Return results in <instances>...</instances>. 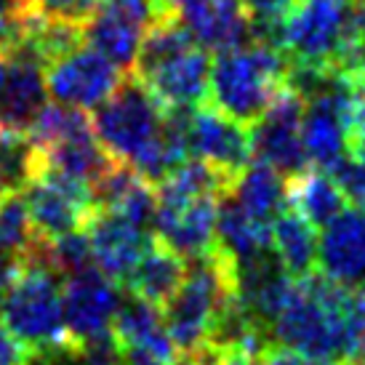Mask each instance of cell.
<instances>
[{
    "instance_id": "6da1fadb",
    "label": "cell",
    "mask_w": 365,
    "mask_h": 365,
    "mask_svg": "<svg viewBox=\"0 0 365 365\" xmlns=\"http://www.w3.org/2000/svg\"><path fill=\"white\" fill-rule=\"evenodd\" d=\"M269 341L309 360L363 365L365 285H341L314 272L294 277L269 323Z\"/></svg>"
},
{
    "instance_id": "7a4b0ae2",
    "label": "cell",
    "mask_w": 365,
    "mask_h": 365,
    "mask_svg": "<svg viewBox=\"0 0 365 365\" xmlns=\"http://www.w3.org/2000/svg\"><path fill=\"white\" fill-rule=\"evenodd\" d=\"M184 112L163 110L136 78H123L118 91L96 107L91 125L112 160L158 184L187 160Z\"/></svg>"
},
{
    "instance_id": "3957f363",
    "label": "cell",
    "mask_w": 365,
    "mask_h": 365,
    "mask_svg": "<svg viewBox=\"0 0 365 365\" xmlns=\"http://www.w3.org/2000/svg\"><path fill=\"white\" fill-rule=\"evenodd\" d=\"M211 61L200 43L171 14H163L144 32L133 78L168 112L192 110L208 96Z\"/></svg>"
},
{
    "instance_id": "277c9868",
    "label": "cell",
    "mask_w": 365,
    "mask_h": 365,
    "mask_svg": "<svg viewBox=\"0 0 365 365\" xmlns=\"http://www.w3.org/2000/svg\"><path fill=\"white\" fill-rule=\"evenodd\" d=\"M237 302V267L213 245L192 259L176 294L160 307L165 331L182 357H197L211 344L216 325Z\"/></svg>"
},
{
    "instance_id": "5b68a950",
    "label": "cell",
    "mask_w": 365,
    "mask_h": 365,
    "mask_svg": "<svg viewBox=\"0 0 365 365\" xmlns=\"http://www.w3.org/2000/svg\"><path fill=\"white\" fill-rule=\"evenodd\" d=\"M285 53L269 38L251 35L216 53L208 70V93L216 110L254 125L285 88Z\"/></svg>"
},
{
    "instance_id": "8992f818",
    "label": "cell",
    "mask_w": 365,
    "mask_h": 365,
    "mask_svg": "<svg viewBox=\"0 0 365 365\" xmlns=\"http://www.w3.org/2000/svg\"><path fill=\"white\" fill-rule=\"evenodd\" d=\"M0 323L27 352H43L70 341L64 325L61 277L30 256L0 302Z\"/></svg>"
},
{
    "instance_id": "52a82bcc",
    "label": "cell",
    "mask_w": 365,
    "mask_h": 365,
    "mask_svg": "<svg viewBox=\"0 0 365 365\" xmlns=\"http://www.w3.org/2000/svg\"><path fill=\"white\" fill-rule=\"evenodd\" d=\"M352 0H291L274 27V46L294 64L341 67Z\"/></svg>"
},
{
    "instance_id": "ba28073f",
    "label": "cell",
    "mask_w": 365,
    "mask_h": 365,
    "mask_svg": "<svg viewBox=\"0 0 365 365\" xmlns=\"http://www.w3.org/2000/svg\"><path fill=\"white\" fill-rule=\"evenodd\" d=\"M123 83V70L91 46H75L67 53L46 64L48 96L56 104L91 112L107 102Z\"/></svg>"
},
{
    "instance_id": "9c48e42d",
    "label": "cell",
    "mask_w": 365,
    "mask_h": 365,
    "mask_svg": "<svg viewBox=\"0 0 365 365\" xmlns=\"http://www.w3.org/2000/svg\"><path fill=\"white\" fill-rule=\"evenodd\" d=\"M158 208H155V235L171 251L192 262L205 256L213 248L216 237V213H219V195H192L173 192L158 187Z\"/></svg>"
},
{
    "instance_id": "30bf717a",
    "label": "cell",
    "mask_w": 365,
    "mask_h": 365,
    "mask_svg": "<svg viewBox=\"0 0 365 365\" xmlns=\"http://www.w3.org/2000/svg\"><path fill=\"white\" fill-rule=\"evenodd\" d=\"M24 203L43 240L67 232H81L93 213V195L88 184L70 179L59 171L41 168L24 190Z\"/></svg>"
},
{
    "instance_id": "8fae6325",
    "label": "cell",
    "mask_w": 365,
    "mask_h": 365,
    "mask_svg": "<svg viewBox=\"0 0 365 365\" xmlns=\"http://www.w3.org/2000/svg\"><path fill=\"white\" fill-rule=\"evenodd\" d=\"M123 291L118 280L104 274L99 267H88L61 280L64 299V325L70 341H83L91 336L107 334L120 309Z\"/></svg>"
},
{
    "instance_id": "7c38bea8",
    "label": "cell",
    "mask_w": 365,
    "mask_h": 365,
    "mask_svg": "<svg viewBox=\"0 0 365 365\" xmlns=\"http://www.w3.org/2000/svg\"><path fill=\"white\" fill-rule=\"evenodd\" d=\"M184 131L190 153L232 179L251 163L254 147H251V133L245 131V123L224 115L216 107L197 104L184 112Z\"/></svg>"
},
{
    "instance_id": "4fadbf2b",
    "label": "cell",
    "mask_w": 365,
    "mask_h": 365,
    "mask_svg": "<svg viewBox=\"0 0 365 365\" xmlns=\"http://www.w3.org/2000/svg\"><path fill=\"white\" fill-rule=\"evenodd\" d=\"M302 96L285 86L280 96L269 104V110L254 123L251 147L259 155V160L269 163L280 173H296L304 168L309 160L302 142Z\"/></svg>"
},
{
    "instance_id": "5bb4252c",
    "label": "cell",
    "mask_w": 365,
    "mask_h": 365,
    "mask_svg": "<svg viewBox=\"0 0 365 365\" xmlns=\"http://www.w3.org/2000/svg\"><path fill=\"white\" fill-rule=\"evenodd\" d=\"M112 328L123 349V365H173L179 357L165 331L160 307L144 302L136 294L123 296Z\"/></svg>"
},
{
    "instance_id": "9a60e30c",
    "label": "cell",
    "mask_w": 365,
    "mask_h": 365,
    "mask_svg": "<svg viewBox=\"0 0 365 365\" xmlns=\"http://www.w3.org/2000/svg\"><path fill=\"white\" fill-rule=\"evenodd\" d=\"M163 6L203 48L222 51L254 35L243 0H165Z\"/></svg>"
},
{
    "instance_id": "2e32d148",
    "label": "cell",
    "mask_w": 365,
    "mask_h": 365,
    "mask_svg": "<svg viewBox=\"0 0 365 365\" xmlns=\"http://www.w3.org/2000/svg\"><path fill=\"white\" fill-rule=\"evenodd\" d=\"M86 237L91 245L93 264L118 283H125L133 264L139 262V256L153 240L147 227L107 208H93L86 224Z\"/></svg>"
},
{
    "instance_id": "e0dca14e",
    "label": "cell",
    "mask_w": 365,
    "mask_h": 365,
    "mask_svg": "<svg viewBox=\"0 0 365 365\" xmlns=\"http://www.w3.org/2000/svg\"><path fill=\"white\" fill-rule=\"evenodd\" d=\"M314 262L334 283L365 285V205H344L325 224Z\"/></svg>"
},
{
    "instance_id": "ac0fdd59",
    "label": "cell",
    "mask_w": 365,
    "mask_h": 365,
    "mask_svg": "<svg viewBox=\"0 0 365 365\" xmlns=\"http://www.w3.org/2000/svg\"><path fill=\"white\" fill-rule=\"evenodd\" d=\"M6 59H9V70L0 86V131L27 133L35 118L48 104L46 67L24 46L11 51Z\"/></svg>"
},
{
    "instance_id": "d6986e66",
    "label": "cell",
    "mask_w": 365,
    "mask_h": 365,
    "mask_svg": "<svg viewBox=\"0 0 365 365\" xmlns=\"http://www.w3.org/2000/svg\"><path fill=\"white\" fill-rule=\"evenodd\" d=\"M144 32L147 27H142L139 21L128 19L118 11L102 9V6H96L91 16L83 21V43L107 56L123 72L133 70Z\"/></svg>"
},
{
    "instance_id": "ffe728a7",
    "label": "cell",
    "mask_w": 365,
    "mask_h": 365,
    "mask_svg": "<svg viewBox=\"0 0 365 365\" xmlns=\"http://www.w3.org/2000/svg\"><path fill=\"white\" fill-rule=\"evenodd\" d=\"M184 272H187V262L182 256L160 243L158 237H153L150 245L144 248V254L139 256V262L133 264L131 274L125 277V285L139 299L163 307L182 285Z\"/></svg>"
},
{
    "instance_id": "44dd1931",
    "label": "cell",
    "mask_w": 365,
    "mask_h": 365,
    "mask_svg": "<svg viewBox=\"0 0 365 365\" xmlns=\"http://www.w3.org/2000/svg\"><path fill=\"white\" fill-rule=\"evenodd\" d=\"M285 205L302 213L312 227H325L346 205V197L325 168L304 165L285 179Z\"/></svg>"
},
{
    "instance_id": "7402d4cb",
    "label": "cell",
    "mask_w": 365,
    "mask_h": 365,
    "mask_svg": "<svg viewBox=\"0 0 365 365\" xmlns=\"http://www.w3.org/2000/svg\"><path fill=\"white\" fill-rule=\"evenodd\" d=\"M269 248L277 256V262L285 267V272L294 277H304L314 269V254H317L314 230L291 205H283L274 213L269 224Z\"/></svg>"
},
{
    "instance_id": "603a6c76",
    "label": "cell",
    "mask_w": 365,
    "mask_h": 365,
    "mask_svg": "<svg viewBox=\"0 0 365 365\" xmlns=\"http://www.w3.org/2000/svg\"><path fill=\"white\" fill-rule=\"evenodd\" d=\"M227 195L248 216L264 224H272L274 213L285 205V182L280 179V171L272 168L269 163L254 160L235 176Z\"/></svg>"
},
{
    "instance_id": "cb8c5ba5",
    "label": "cell",
    "mask_w": 365,
    "mask_h": 365,
    "mask_svg": "<svg viewBox=\"0 0 365 365\" xmlns=\"http://www.w3.org/2000/svg\"><path fill=\"white\" fill-rule=\"evenodd\" d=\"M41 168V150L27 133L0 131V195L21 192Z\"/></svg>"
},
{
    "instance_id": "d4e9b609",
    "label": "cell",
    "mask_w": 365,
    "mask_h": 365,
    "mask_svg": "<svg viewBox=\"0 0 365 365\" xmlns=\"http://www.w3.org/2000/svg\"><path fill=\"white\" fill-rule=\"evenodd\" d=\"M41 235L35 232L21 192L0 195V259L24 264Z\"/></svg>"
},
{
    "instance_id": "484cf974",
    "label": "cell",
    "mask_w": 365,
    "mask_h": 365,
    "mask_svg": "<svg viewBox=\"0 0 365 365\" xmlns=\"http://www.w3.org/2000/svg\"><path fill=\"white\" fill-rule=\"evenodd\" d=\"M35 21L30 0H0V53L16 51Z\"/></svg>"
},
{
    "instance_id": "4316f807",
    "label": "cell",
    "mask_w": 365,
    "mask_h": 365,
    "mask_svg": "<svg viewBox=\"0 0 365 365\" xmlns=\"http://www.w3.org/2000/svg\"><path fill=\"white\" fill-rule=\"evenodd\" d=\"M334 176V182L339 184V190L344 192L346 200H352L355 205H365V158L355 153H346L344 158L325 168Z\"/></svg>"
},
{
    "instance_id": "83f0119b",
    "label": "cell",
    "mask_w": 365,
    "mask_h": 365,
    "mask_svg": "<svg viewBox=\"0 0 365 365\" xmlns=\"http://www.w3.org/2000/svg\"><path fill=\"white\" fill-rule=\"evenodd\" d=\"M35 16L64 24H81L96 9V0H30Z\"/></svg>"
},
{
    "instance_id": "f1b7e54d",
    "label": "cell",
    "mask_w": 365,
    "mask_h": 365,
    "mask_svg": "<svg viewBox=\"0 0 365 365\" xmlns=\"http://www.w3.org/2000/svg\"><path fill=\"white\" fill-rule=\"evenodd\" d=\"M197 365H262L264 357L243 349H205L197 357H190Z\"/></svg>"
},
{
    "instance_id": "f546056e",
    "label": "cell",
    "mask_w": 365,
    "mask_h": 365,
    "mask_svg": "<svg viewBox=\"0 0 365 365\" xmlns=\"http://www.w3.org/2000/svg\"><path fill=\"white\" fill-rule=\"evenodd\" d=\"M349 153L365 158V93L355 104L352 120H349Z\"/></svg>"
},
{
    "instance_id": "4dcf8cb0",
    "label": "cell",
    "mask_w": 365,
    "mask_h": 365,
    "mask_svg": "<svg viewBox=\"0 0 365 365\" xmlns=\"http://www.w3.org/2000/svg\"><path fill=\"white\" fill-rule=\"evenodd\" d=\"M0 365H27V349L0 323Z\"/></svg>"
},
{
    "instance_id": "1f68e13d",
    "label": "cell",
    "mask_w": 365,
    "mask_h": 365,
    "mask_svg": "<svg viewBox=\"0 0 365 365\" xmlns=\"http://www.w3.org/2000/svg\"><path fill=\"white\" fill-rule=\"evenodd\" d=\"M262 365H346V363H334V360H309V357H302V355H296V352H288V349L272 346V349H267Z\"/></svg>"
},
{
    "instance_id": "d6a6232c",
    "label": "cell",
    "mask_w": 365,
    "mask_h": 365,
    "mask_svg": "<svg viewBox=\"0 0 365 365\" xmlns=\"http://www.w3.org/2000/svg\"><path fill=\"white\" fill-rule=\"evenodd\" d=\"M341 67H344V70H349L355 78H360V81L365 83V38H360V41L349 48L346 59L341 61Z\"/></svg>"
},
{
    "instance_id": "836d02e7",
    "label": "cell",
    "mask_w": 365,
    "mask_h": 365,
    "mask_svg": "<svg viewBox=\"0 0 365 365\" xmlns=\"http://www.w3.org/2000/svg\"><path fill=\"white\" fill-rule=\"evenodd\" d=\"M21 267H24V264L11 262V259H0V302H3V296H6L9 285L14 283V277L19 274Z\"/></svg>"
},
{
    "instance_id": "e575fe53",
    "label": "cell",
    "mask_w": 365,
    "mask_h": 365,
    "mask_svg": "<svg viewBox=\"0 0 365 365\" xmlns=\"http://www.w3.org/2000/svg\"><path fill=\"white\" fill-rule=\"evenodd\" d=\"M6 70H9V59L0 53V86H3V81H6Z\"/></svg>"
},
{
    "instance_id": "d590c367",
    "label": "cell",
    "mask_w": 365,
    "mask_h": 365,
    "mask_svg": "<svg viewBox=\"0 0 365 365\" xmlns=\"http://www.w3.org/2000/svg\"><path fill=\"white\" fill-rule=\"evenodd\" d=\"M173 365H197L195 360H190V357H182V360H176Z\"/></svg>"
},
{
    "instance_id": "8d00e7d4",
    "label": "cell",
    "mask_w": 365,
    "mask_h": 365,
    "mask_svg": "<svg viewBox=\"0 0 365 365\" xmlns=\"http://www.w3.org/2000/svg\"><path fill=\"white\" fill-rule=\"evenodd\" d=\"M363 365H365V363H363Z\"/></svg>"
}]
</instances>
